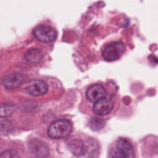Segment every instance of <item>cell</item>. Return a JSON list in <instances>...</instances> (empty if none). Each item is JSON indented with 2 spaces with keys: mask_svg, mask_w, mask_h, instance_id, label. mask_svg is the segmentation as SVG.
Here are the masks:
<instances>
[{
  "mask_svg": "<svg viewBox=\"0 0 158 158\" xmlns=\"http://www.w3.org/2000/svg\"><path fill=\"white\" fill-rule=\"evenodd\" d=\"M72 131V124L67 119L55 121L48 130V136L53 139H62L67 137Z\"/></svg>",
  "mask_w": 158,
  "mask_h": 158,
  "instance_id": "obj_1",
  "label": "cell"
},
{
  "mask_svg": "<svg viewBox=\"0 0 158 158\" xmlns=\"http://www.w3.org/2000/svg\"><path fill=\"white\" fill-rule=\"evenodd\" d=\"M126 51V46L122 42H115L108 45L102 52V57L106 61L118 60Z\"/></svg>",
  "mask_w": 158,
  "mask_h": 158,
  "instance_id": "obj_2",
  "label": "cell"
},
{
  "mask_svg": "<svg viewBox=\"0 0 158 158\" xmlns=\"http://www.w3.org/2000/svg\"><path fill=\"white\" fill-rule=\"evenodd\" d=\"M35 37L44 43H50L54 41L57 38V33L53 27L45 25L36 27L33 31Z\"/></svg>",
  "mask_w": 158,
  "mask_h": 158,
  "instance_id": "obj_3",
  "label": "cell"
},
{
  "mask_svg": "<svg viewBox=\"0 0 158 158\" xmlns=\"http://www.w3.org/2000/svg\"><path fill=\"white\" fill-rule=\"evenodd\" d=\"M48 89V84L41 80L32 81L27 87V92L33 96H41L47 93Z\"/></svg>",
  "mask_w": 158,
  "mask_h": 158,
  "instance_id": "obj_4",
  "label": "cell"
},
{
  "mask_svg": "<svg viewBox=\"0 0 158 158\" xmlns=\"http://www.w3.org/2000/svg\"><path fill=\"white\" fill-rule=\"evenodd\" d=\"M113 108V102L108 98H102L95 102L93 106V112L96 115H108Z\"/></svg>",
  "mask_w": 158,
  "mask_h": 158,
  "instance_id": "obj_5",
  "label": "cell"
},
{
  "mask_svg": "<svg viewBox=\"0 0 158 158\" xmlns=\"http://www.w3.org/2000/svg\"><path fill=\"white\" fill-rule=\"evenodd\" d=\"M29 150L33 155L39 157H45L49 153L47 144L39 139H33L30 141L29 143Z\"/></svg>",
  "mask_w": 158,
  "mask_h": 158,
  "instance_id": "obj_6",
  "label": "cell"
},
{
  "mask_svg": "<svg viewBox=\"0 0 158 158\" xmlns=\"http://www.w3.org/2000/svg\"><path fill=\"white\" fill-rule=\"evenodd\" d=\"M24 81V76L18 73H13L6 76L2 80V85L8 89H14L20 86Z\"/></svg>",
  "mask_w": 158,
  "mask_h": 158,
  "instance_id": "obj_7",
  "label": "cell"
},
{
  "mask_svg": "<svg viewBox=\"0 0 158 158\" xmlns=\"http://www.w3.org/2000/svg\"><path fill=\"white\" fill-rule=\"evenodd\" d=\"M106 95V91L104 87L100 85H93L86 92V97L91 102H95L101 98H105Z\"/></svg>",
  "mask_w": 158,
  "mask_h": 158,
  "instance_id": "obj_8",
  "label": "cell"
},
{
  "mask_svg": "<svg viewBox=\"0 0 158 158\" xmlns=\"http://www.w3.org/2000/svg\"><path fill=\"white\" fill-rule=\"evenodd\" d=\"M117 147L122 152L125 158H134L135 153L133 147L127 139H119L117 143Z\"/></svg>",
  "mask_w": 158,
  "mask_h": 158,
  "instance_id": "obj_9",
  "label": "cell"
},
{
  "mask_svg": "<svg viewBox=\"0 0 158 158\" xmlns=\"http://www.w3.org/2000/svg\"><path fill=\"white\" fill-rule=\"evenodd\" d=\"M25 60L27 62L31 64H36L40 61V60L43 57L42 52L37 48H33L27 51L25 54Z\"/></svg>",
  "mask_w": 158,
  "mask_h": 158,
  "instance_id": "obj_10",
  "label": "cell"
},
{
  "mask_svg": "<svg viewBox=\"0 0 158 158\" xmlns=\"http://www.w3.org/2000/svg\"><path fill=\"white\" fill-rule=\"evenodd\" d=\"M69 148L74 155L81 156L85 153V147L83 143L78 139L71 140L69 143Z\"/></svg>",
  "mask_w": 158,
  "mask_h": 158,
  "instance_id": "obj_11",
  "label": "cell"
},
{
  "mask_svg": "<svg viewBox=\"0 0 158 158\" xmlns=\"http://www.w3.org/2000/svg\"><path fill=\"white\" fill-rule=\"evenodd\" d=\"M16 110V106L13 103L0 104V117H7L13 114Z\"/></svg>",
  "mask_w": 158,
  "mask_h": 158,
  "instance_id": "obj_12",
  "label": "cell"
},
{
  "mask_svg": "<svg viewBox=\"0 0 158 158\" xmlns=\"http://www.w3.org/2000/svg\"><path fill=\"white\" fill-rule=\"evenodd\" d=\"M90 126L93 130H101L105 126V122L101 118H94L90 121Z\"/></svg>",
  "mask_w": 158,
  "mask_h": 158,
  "instance_id": "obj_13",
  "label": "cell"
},
{
  "mask_svg": "<svg viewBox=\"0 0 158 158\" xmlns=\"http://www.w3.org/2000/svg\"><path fill=\"white\" fill-rule=\"evenodd\" d=\"M0 158H19L16 152L13 150H5L0 155Z\"/></svg>",
  "mask_w": 158,
  "mask_h": 158,
  "instance_id": "obj_14",
  "label": "cell"
},
{
  "mask_svg": "<svg viewBox=\"0 0 158 158\" xmlns=\"http://www.w3.org/2000/svg\"><path fill=\"white\" fill-rule=\"evenodd\" d=\"M109 158H125V156H123L120 150L117 147V148L112 150L110 154H109Z\"/></svg>",
  "mask_w": 158,
  "mask_h": 158,
  "instance_id": "obj_15",
  "label": "cell"
}]
</instances>
